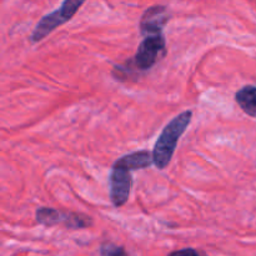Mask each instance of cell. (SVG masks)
I'll return each mask as SVG.
<instances>
[{"instance_id": "obj_1", "label": "cell", "mask_w": 256, "mask_h": 256, "mask_svg": "<svg viewBox=\"0 0 256 256\" xmlns=\"http://www.w3.org/2000/svg\"><path fill=\"white\" fill-rule=\"evenodd\" d=\"M192 112L190 110H186L178 115L164 128L156 144H155L154 150H152L154 164L156 165L158 169H165L168 166L174 155L180 136L184 134L188 125L192 122Z\"/></svg>"}, {"instance_id": "obj_2", "label": "cell", "mask_w": 256, "mask_h": 256, "mask_svg": "<svg viewBox=\"0 0 256 256\" xmlns=\"http://www.w3.org/2000/svg\"><path fill=\"white\" fill-rule=\"evenodd\" d=\"M165 52V39L162 34H155L145 36L140 42L135 55V65L140 70H148L158 62Z\"/></svg>"}, {"instance_id": "obj_3", "label": "cell", "mask_w": 256, "mask_h": 256, "mask_svg": "<svg viewBox=\"0 0 256 256\" xmlns=\"http://www.w3.org/2000/svg\"><path fill=\"white\" fill-rule=\"evenodd\" d=\"M132 186V178L130 170L114 165L110 175V199L115 206L120 208L128 202Z\"/></svg>"}, {"instance_id": "obj_4", "label": "cell", "mask_w": 256, "mask_h": 256, "mask_svg": "<svg viewBox=\"0 0 256 256\" xmlns=\"http://www.w3.org/2000/svg\"><path fill=\"white\" fill-rule=\"evenodd\" d=\"M169 19L170 14L166 6H162V5L150 6L149 9L145 10L140 19V32L144 36L162 34V29L169 22Z\"/></svg>"}, {"instance_id": "obj_5", "label": "cell", "mask_w": 256, "mask_h": 256, "mask_svg": "<svg viewBox=\"0 0 256 256\" xmlns=\"http://www.w3.org/2000/svg\"><path fill=\"white\" fill-rule=\"evenodd\" d=\"M64 22H65L62 20V18L60 16L58 10L49 12V14H46L45 16H42V19H40V22H38L34 32H32V36H30V40H32V42H40V40L46 38L50 32H54L58 26L62 25Z\"/></svg>"}, {"instance_id": "obj_6", "label": "cell", "mask_w": 256, "mask_h": 256, "mask_svg": "<svg viewBox=\"0 0 256 256\" xmlns=\"http://www.w3.org/2000/svg\"><path fill=\"white\" fill-rule=\"evenodd\" d=\"M152 162H154L152 154H150L149 152H145L144 150V152H132V154L124 155L114 165L115 166L124 168V169L132 172V170L146 169Z\"/></svg>"}, {"instance_id": "obj_7", "label": "cell", "mask_w": 256, "mask_h": 256, "mask_svg": "<svg viewBox=\"0 0 256 256\" xmlns=\"http://www.w3.org/2000/svg\"><path fill=\"white\" fill-rule=\"evenodd\" d=\"M235 100L248 115L256 118V86L246 85L242 88L235 95Z\"/></svg>"}, {"instance_id": "obj_8", "label": "cell", "mask_w": 256, "mask_h": 256, "mask_svg": "<svg viewBox=\"0 0 256 256\" xmlns=\"http://www.w3.org/2000/svg\"><path fill=\"white\" fill-rule=\"evenodd\" d=\"M64 214L50 208H40L36 210V220L44 226H52L62 222Z\"/></svg>"}, {"instance_id": "obj_9", "label": "cell", "mask_w": 256, "mask_h": 256, "mask_svg": "<svg viewBox=\"0 0 256 256\" xmlns=\"http://www.w3.org/2000/svg\"><path fill=\"white\" fill-rule=\"evenodd\" d=\"M62 224L69 229H84L92 225V219L86 215L82 214H64L62 218Z\"/></svg>"}, {"instance_id": "obj_10", "label": "cell", "mask_w": 256, "mask_h": 256, "mask_svg": "<svg viewBox=\"0 0 256 256\" xmlns=\"http://www.w3.org/2000/svg\"><path fill=\"white\" fill-rule=\"evenodd\" d=\"M85 0H64L62 6L58 9V12H59L60 16L62 18V20L66 22L68 20H70L72 16H74L75 12L80 9V6H82Z\"/></svg>"}, {"instance_id": "obj_11", "label": "cell", "mask_w": 256, "mask_h": 256, "mask_svg": "<svg viewBox=\"0 0 256 256\" xmlns=\"http://www.w3.org/2000/svg\"><path fill=\"white\" fill-rule=\"evenodd\" d=\"M100 255L102 256H128L125 250L112 242H106L102 244L100 248Z\"/></svg>"}, {"instance_id": "obj_12", "label": "cell", "mask_w": 256, "mask_h": 256, "mask_svg": "<svg viewBox=\"0 0 256 256\" xmlns=\"http://www.w3.org/2000/svg\"><path fill=\"white\" fill-rule=\"evenodd\" d=\"M169 256H206L204 254H202V252H196V250L194 249H182V250H178V252H172Z\"/></svg>"}]
</instances>
